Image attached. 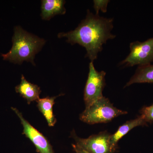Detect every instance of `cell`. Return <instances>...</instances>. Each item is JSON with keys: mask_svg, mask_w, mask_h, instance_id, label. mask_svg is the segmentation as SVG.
<instances>
[{"mask_svg": "<svg viewBox=\"0 0 153 153\" xmlns=\"http://www.w3.org/2000/svg\"><path fill=\"white\" fill-rule=\"evenodd\" d=\"M114 19L100 16L88 10L85 19L77 27L67 33H60L58 38H66V42L74 45L78 44L86 50L85 57L91 62L97 59L99 53L103 49V44L116 36L111 33Z\"/></svg>", "mask_w": 153, "mask_h": 153, "instance_id": "obj_1", "label": "cell"}, {"mask_svg": "<svg viewBox=\"0 0 153 153\" xmlns=\"http://www.w3.org/2000/svg\"><path fill=\"white\" fill-rule=\"evenodd\" d=\"M12 42L13 46L10 51L1 55L4 60L19 64L25 61L34 65L35 55L45 44L44 39L26 32L20 26L14 28Z\"/></svg>", "mask_w": 153, "mask_h": 153, "instance_id": "obj_2", "label": "cell"}, {"mask_svg": "<svg viewBox=\"0 0 153 153\" xmlns=\"http://www.w3.org/2000/svg\"><path fill=\"white\" fill-rule=\"evenodd\" d=\"M128 112L113 106L109 100L105 97L99 99L85 109L79 115V119L83 122L93 125L106 123L115 118Z\"/></svg>", "mask_w": 153, "mask_h": 153, "instance_id": "obj_3", "label": "cell"}, {"mask_svg": "<svg viewBox=\"0 0 153 153\" xmlns=\"http://www.w3.org/2000/svg\"><path fill=\"white\" fill-rule=\"evenodd\" d=\"M129 47V54L120 65L132 67L149 65L153 62V37L143 42H131Z\"/></svg>", "mask_w": 153, "mask_h": 153, "instance_id": "obj_4", "label": "cell"}, {"mask_svg": "<svg viewBox=\"0 0 153 153\" xmlns=\"http://www.w3.org/2000/svg\"><path fill=\"white\" fill-rule=\"evenodd\" d=\"M111 134L106 131L101 132L97 134L90 136L86 139L81 138L72 131L71 136L76 145L88 153H114L117 147L111 144L110 139Z\"/></svg>", "mask_w": 153, "mask_h": 153, "instance_id": "obj_5", "label": "cell"}, {"mask_svg": "<svg viewBox=\"0 0 153 153\" xmlns=\"http://www.w3.org/2000/svg\"><path fill=\"white\" fill-rule=\"evenodd\" d=\"M106 72L97 71L94 68L93 62L89 64V72L84 92L85 108L103 97L102 91L105 85Z\"/></svg>", "mask_w": 153, "mask_h": 153, "instance_id": "obj_6", "label": "cell"}, {"mask_svg": "<svg viewBox=\"0 0 153 153\" xmlns=\"http://www.w3.org/2000/svg\"><path fill=\"white\" fill-rule=\"evenodd\" d=\"M12 109L21 120L23 127V134L35 145L37 152L39 153H55L52 146L47 138L31 125L19 110L13 107H12Z\"/></svg>", "mask_w": 153, "mask_h": 153, "instance_id": "obj_7", "label": "cell"}, {"mask_svg": "<svg viewBox=\"0 0 153 153\" xmlns=\"http://www.w3.org/2000/svg\"><path fill=\"white\" fill-rule=\"evenodd\" d=\"M16 92L19 93L27 101L28 104L32 102L36 101L40 99L39 96L41 92L39 86L28 81L22 74L21 82L15 88Z\"/></svg>", "mask_w": 153, "mask_h": 153, "instance_id": "obj_8", "label": "cell"}, {"mask_svg": "<svg viewBox=\"0 0 153 153\" xmlns=\"http://www.w3.org/2000/svg\"><path fill=\"white\" fill-rule=\"evenodd\" d=\"M66 1L63 0H43L41 4V16L45 20H50L57 15H64L66 10Z\"/></svg>", "mask_w": 153, "mask_h": 153, "instance_id": "obj_9", "label": "cell"}, {"mask_svg": "<svg viewBox=\"0 0 153 153\" xmlns=\"http://www.w3.org/2000/svg\"><path fill=\"white\" fill-rule=\"evenodd\" d=\"M146 125L147 123L141 115L135 119L128 121L126 123L120 126L114 134H111L110 139L111 144L114 147L118 148V142L129 131L136 127Z\"/></svg>", "mask_w": 153, "mask_h": 153, "instance_id": "obj_10", "label": "cell"}, {"mask_svg": "<svg viewBox=\"0 0 153 153\" xmlns=\"http://www.w3.org/2000/svg\"><path fill=\"white\" fill-rule=\"evenodd\" d=\"M58 96L47 97L40 98L37 101V107L46 119L49 126H54L57 122L53 114V106L55 104V99Z\"/></svg>", "mask_w": 153, "mask_h": 153, "instance_id": "obj_11", "label": "cell"}, {"mask_svg": "<svg viewBox=\"0 0 153 153\" xmlns=\"http://www.w3.org/2000/svg\"><path fill=\"white\" fill-rule=\"evenodd\" d=\"M149 83L153 84V65L149 64L138 66L134 74L125 87L134 83Z\"/></svg>", "mask_w": 153, "mask_h": 153, "instance_id": "obj_12", "label": "cell"}, {"mask_svg": "<svg viewBox=\"0 0 153 153\" xmlns=\"http://www.w3.org/2000/svg\"><path fill=\"white\" fill-rule=\"evenodd\" d=\"M110 2L108 0H94L93 1L94 8L96 15H99V11L102 13H106L107 11L108 4Z\"/></svg>", "mask_w": 153, "mask_h": 153, "instance_id": "obj_13", "label": "cell"}, {"mask_svg": "<svg viewBox=\"0 0 153 153\" xmlns=\"http://www.w3.org/2000/svg\"><path fill=\"white\" fill-rule=\"evenodd\" d=\"M140 113L147 123H153V104L143 108Z\"/></svg>", "mask_w": 153, "mask_h": 153, "instance_id": "obj_14", "label": "cell"}, {"mask_svg": "<svg viewBox=\"0 0 153 153\" xmlns=\"http://www.w3.org/2000/svg\"><path fill=\"white\" fill-rule=\"evenodd\" d=\"M72 147L76 153H88L76 144H72Z\"/></svg>", "mask_w": 153, "mask_h": 153, "instance_id": "obj_15", "label": "cell"}]
</instances>
